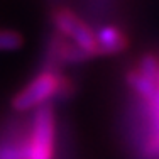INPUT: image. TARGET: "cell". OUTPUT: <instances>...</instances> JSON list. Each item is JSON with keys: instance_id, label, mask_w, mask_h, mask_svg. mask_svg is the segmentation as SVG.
Masks as SVG:
<instances>
[{"instance_id": "6da1fadb", "label": "cell", "mask_w": 159, "mask_h": 159, "mask_svg": "<svg viewBox=\"0 0 159 159\" xmlns=\"http://www.w3.org/2000/svg\"><path fill=\"white\" fill-rule=\"evenodd\" d=\"M75 93L73 80L68 78L63 71L39 70L31 78V81L14 95L12 108L16 112H29L43 107L46 103L64 102Z\"/></svg>"}, {"instance_id": "7a4b0ae2", "label": "cell", "mask_w": 159, "mask_h": 159, "mask_svg": "<svg viewBox=\"0 0 159 159\" xmlns=\"http://www.w3.org/2000/svg\"><path fill=\"white\" fill-rule=\"evenodd\" d=\"M49 24L54 32L63 36L64 39L71 41L75 46H78L83 52L88 54V58H98L100 49H98L95 31L80 14H76L71 7L64 5H51L49 9Z\"/></svg>"}, {"instance_id": "3957f363", "label": "cell", "mask_w": 159, "mask_h": 159, "mask_svg": "<svg viewBox=\"0 0 159 159\" xmlns=\"http://www.w3.org/2000/svg\"><path fill=\"white\" fill-rule=\"evenodd\" d=\"M56 112L54 105L46 103L36 108L29 122L27 159H54L56 152Z\"/></svg>"}, {"instance_id": "277c9868", "label": "cell", "mask_w": 159, "mask_h": 159, "mask_svg": "<svg viewBox=\"0 0 159 159\" xmlns=\"http://www.w3.org/2000/svg\"><path fill=\"white\" fill-rule=\"evenodd\" d=\"M29 124L7 129L0 135V159H27Z\"/></svg>"}, {"instance_id": "5b68a950", "label": "cell", "mask_w": 159, "mask_h": 159, "mask_svg": "<svg viewBox=\"0 0 159 159\" xmlns=\"http://www.w3.org/2000/svg\"><path fill=\"white\" fill-rule=\"evenodd\" d=\"M95 39L102 56H113L125 51L129 37L122 27L115 24H102L95 31Z\"/></svg>"}, {"instance_id": "8992f818", "label": "cell", "mask_w": 159, "mask_h": 159, "mask_svg": "<svg viewBox=\"0 0 159 159\" xmlns=\"http://www.w3.org/2000/svg\"><path fill=\"white\" fill-rule=\"evenodd\" d=\"M24 37L16 31H0V51H16L22 48Z\"/></svg>"}]
</instances>
